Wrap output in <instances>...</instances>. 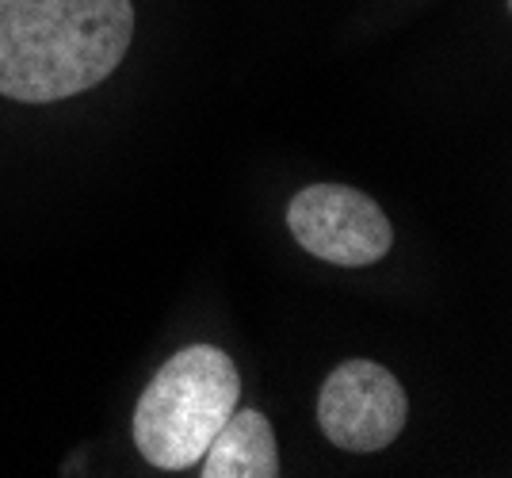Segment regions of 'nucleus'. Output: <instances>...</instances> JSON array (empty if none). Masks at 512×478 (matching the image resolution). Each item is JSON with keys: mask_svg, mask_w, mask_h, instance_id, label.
Here are the masks:
<instances>
[{"mask_svg": "<svg viewBox=\"0 0 512 478\" xmlns=\"http://www.w3.org/2000/svg\"><path fill=\"white\" fill-rule=\"evenodd\" d=\"M134 39L130 0H0V96L54 104L107 81Z\"/></svg>", "mask_w": 512, "mask_h": 478, "instance_id": "nucleus-1", "label": "nucleus"}, {"mask_svg": "<svg viewBox=\"0 0 512 478\" xmlns=\"http://www.w3.org/2000/svg\"><path fill=\"white\" fill-rule=\"evenodd\" d=\"M241 398L237 364L214 345L180 348L134 406V444L157 471H188Z\"/></svg>", "mask_w": 512, "mask_h": 478, "instance_id": "nucleus-2", "label": "nucleus"}, {"mask_svg": "<svg viewBox=\"0 0 512 478\" xmlns=\"http://www.w3.org/2000/svg\"><path fill=\"white\" fill-rule=\"evenodd\" d=\"M287 226L310 257L337 268H367L394 245V226L371 196L344 184H310L287 207Z\"/></svg>", "mask_w": 512, "mask_h": 478, "instance_id": "nucleus-3", "label": "nucleus"}, {"mask_svg": "<svg viewBox=\"0 0 512 478\" xmlns=\"http://www.w3.org/2000/svg\"><path fill=\"white\" fill-rule=\"evenodd\" d=\"M409 398L375 360H348L318 394V425L344 452H383L406 429Z\"/></svg>", "mask_w": 512, "mask_h": 478, "instance_id": "nucleus-4", "label": "nucleus"}, {"mask_svg": "<svg viewBox=\"0 0 512 478\" xmlns=\"http://www.w3.org/2000/svg\"><path fill=\"white\" fill-rule=\"evenodd\" d=\"M203 478H276V433L260 410H234L203 452Z\"/></svg>", "mask_w": 512, "mask_h": 478, "instance_id": "nucleus-5", "label": "nucleus"}]
</instances>
